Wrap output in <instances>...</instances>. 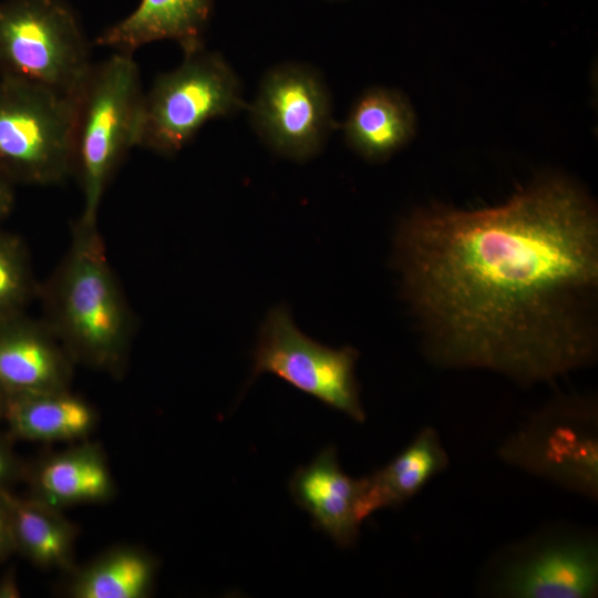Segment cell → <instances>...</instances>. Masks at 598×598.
I'll use <instances>...</instances> for the list:
<instances>
[{"instance_id":"19","label":"cell","mask_w":598,"mask_h":598,"mask_svg":"<svg viewBox=\"0 0 598 598\" xmlns=\"http://www.w3.org/2000/svg\"><path fill=\"white\" fill-rule=\"evenodd\" d=\"M155 559L130 547L113 548L74 570L68 594L73 598H145L156 574Z\"/></svg>"},{"instance_id":"12","label":"cell","mask_w":598,"mask_h":598,"mask_svg":"<svg viewBox=\"0 0 598 598\" xmlns=\"http://www.w3.org/2000/svg\"><path fill=\"white\" fill-rule=\"evenodd\" d=\"M292 498L305 509L316 527L338 546L355 544L360 525L362 477L352 478L340 467L337 452L328 446L290 480Z\"/></svg>"},{"instance_id":"11","label":"cell","mask_w":598,"mask_h":598,"mask_svg":"<svg viewBox=\"0 0 598 598\" xmlns=\"http://www.w3.org/2000/svg\"><path fill=\"white\" fill-rule=\"evenodd\" d=\"M73 361L44 321H0V385L6 393L69 390Z\"/></svg>"},{"instance_id":"1","label":"cell","mask_w":598,"mask_h":598,"mask_svg":"<svg viewBox=\"0 0 598 598\" xmlns=\"http://www.w3.org/2000/svg\"><path fill=\"white\" fill-rule=\"evenodd\" d=\"M394 264L436 365L530 385L597 358L598 218L565 178L494 207L415 209L396 230Z\"/></svg>"},{"instance_id":"16","label":"cell","mask_w":598,"mask_h":598,"mask_svg":"<svg viewBox=\"0 0 598 598\" xmlns=\"http://www.w3.org/2000/svg\"><path fill=\"white\" fill-rule=\"evenodd\" d=\"M2 414L16 436L37 442L82 440L97 421L94 408L70 390L4 392Z\"/></svg>"},{"instance_id":"9","label":"cell","mask_w":598,"mask_h":598,"mask_svg":"<svg viewBox=\"0 0 598 598\" xmlns=\"http://www.w3.org/2000/svg\"><path fill=\"white\" fill-rule=\"evenodd\" d=\"M247 109L262 142L279 156L297 162L316 156L333 127L324 82L313 69L299 63L270 69Z\"/></svg>"},{"instance_id":"23","label":"cell","mask_w":598,"mask_h":598,"mask_svg":"<svg viewBox=\"0 0 598 598\" xmlns=\"http://www.w3.org/2000/svg\"><path fill=\"white\" fill-rule=\"evenodd\" d=\"M17 471V464L9 448L0 442V488Z\"/></svg>"},{"instance_id":"14","label":"cell","mask_w":598,"mask_h":598,"mask_svg":"<svg viewBox=\"0 0 598 598\" xmlns=\"http://www.w3.org/2000/svg\"><path fill=\"white\" fill-rule=\"evenodd\" d=\"M416 116L404 94L386 87L367 90L353 104L343 125L347 144L370 162H382L415 135Z\"/></svg>"},{"instance_id":"15","label":"cell","mask_w":598,"mask_h":598,"mask_svg":"<svg viewBox=\"0 0 598 598\" xmlns=\"http://www.w3.org/2000/svg\"><path fill=\"white\" fill-rule=\"evenodd\" d=\"M450 457L437 431L424 426L413 441L385 466L362 477L360 515L398 507L446 470Z\"/></svg>"},{"instance_id":"3","label":"cell","mask_w":598,"mask_h":598,"mask_svg":"<svg viewBox=\"0 0 598 598\" xmlns=\"http://www.w3.org/2000/svg\"><path fill=\"white\" fill-rule=\"evenodd\" d=\"M144 92L131 53L91 65L73 103V174L83 195L80 219L97 223L103 195L126 153L137 146Z\"/></svg>"},{"instance_id":"7","label":"cell","mask_w":598,"mask_h":598,"mask_svg":"<svg viewBox=\"0 0 598 598\" xmlns=\"http://www.w3.org/2000/svg\"><path fill=\"white\" fill-rule=\"evenodd\" d=\"M73 103L47 87L0 78V167L32 185L73 174Z\"/></svg>"},{"instance_id":"5","label":"cell","mask_w":598,"mask_h":598,"mask_svg":"<svg viewBox=\"0 0 598 598\" xmlns=\"http://www.w3.org/2000/svg\"><path fill=\"white\" fill-rule=\"evenodd\" d=\"M184 54L143 96L137 146L162 155L179 152L210 120L247 107L237 74L219 53Z\"/></svg>"},{"instance_id":"6","label":"cell","mask_w":598,"mask_h":598,"mask_svg":"<svg viewBox=\"0 0 598 598\" xmlns=\"http://www.w3.org/2000/svg\"><path fill=\"white\" fill-rule=\"evenodd\" d=\"M506 464L591 501L598 498V408L561 395L534 412L497 448Z\"/></svg>"},{"instance_id":"8","label":"cell","mask_w":598,"mask_h":598,"mask_svg":"<svg viewBox=\"0 0 598 598\" xmlns=\"http://www.w3.org/2000/svg\"><path fill=\"white\" fill-rule=\"evenodd\" d=\"M359 353L323 346L302 333L285 306L267 315L257 340L252 374L272 373L293 388L362 423L365 413L355 378Z\"/></svg>"},{"instance_id":"18","label":"cell","mask_w":598,"mask_h":598,"mask_svg":"<svg viewBox=\"0 0 598 598\" xmlns=\"http://www.w3.org/2000/svg\"><path fill=\"white\" fill-rule=\"evenodd\" d=\"M0 492L8 506L14 547L41 568L72 571L78 529L60 509Z\"/></svg>"},{"instance_id":"10","label":"cell","mask_w":598,"mask_h":598,"mask_svg":"<svg viewBox=\"0 0 598 598\" xmlns=\"http://www.w3.org/2000/svg\"><path fill=\"white\" fill-rule=\"evenodd\" d=\"M489 592L503 598H592L598 542L584 532H550L513 546L494 565Z\"/></svg>"},{"instance_id":"17","label":"cell","mask_w":598,"mask_h":598,"mask_svg":"<svg viewBox=\"0 0 598 598\" xmlns=\"http://www.w3.org/2000/svg\"><path fill=\"white\" fill-rule=\"evenodd\" d=\"M34 499L61 509L78 504L104 503L115 492L102 448L82 443L48 456L33 476Z\"/></svg>"},{"instance_id":"13","label":"cell","mask_w":598,"mask_h":598,"mask_svg":"<svg viewBox=\"0 0 598 598\" xmlns=\"http://www.w3.org/2000/svg\"><path fill=\"white\" fill-rule=\"evenodd\" d=\"M213 0H140L122 20L104 29L95 39L113 52L133 53L162 40L175 41L184 53L204 48V34Z\"/></svg>"},{"instance_id":"22","label":"cell","mask_w":598,"mask_h":598,"mask_svg":"<svg viewBox=\"0 0 598 598\" xmlns=\"http://www.w3.org/2000/svg\"><path fill=\"white\" fill-rule=\"evenodd\" d=\"M12 178L0 167V220L4 219L12 210L14 203Z\"/></svg>"},{"instance_id":"20","label":"cell","mask_w":598,"mask_h":598,"mask_svg":"<svg viewBox=\"0 0 598 598\" xmlns=\"http://www.w3.org/2000/svg\"><path fill=\"white\" fill-rule=\"evenodd\" d=\"M39 290L23 240L0 230V321L22 315Z\"/></svg>"},{"instance_id":"21","label":"cell","mask_w":598,"mask_h":598,"mask_svg":"<svg viewBox=\"0 0 598 598\" xmlns=\"http://www.w3.org/2000/svg\"><path fill=\"white\" fill-rule=\"evenodd\" d=\"M14 547L8 506L0 492V559Z\"/></svg>"},{"instance_id":"4","label":"cell","mask_w":598,"mask_h":598,"mask_svg":"<svg viewBox=\"0 0 598 598\" xmlns=\"http://www.w3.org/2000/svg\"><path fill=\"white\" fill-rule=\"evenodd\" d=\"M92 62L87 40L64 0L0 2V74L72 97Z\"/></svg>"},{"instance_id":"2","label":"cell","mask_w":598,"mask_h":598,"mask_svg":"<svg viewBox=\"0 0 598 598\" xmlns=\"http://www.w3.org/2000/svg\"><path fill=\"white\" fill-rule=\"evenodd\" d=\"M39 296L44 323L74 363L121 377L133 319L96 224L75 221L70 248Z\"/></svg>"},{"instance_id":"24","label":"cell","mask_w":598,"mask_h":598,"mask_svg":"<svg viewBox=\"0 0 598 598\" xmlns=\"http://www.w3.org/2000/svg\"><path fill=\"white\" fill-rule=\"evenodd\" d=\"M3 398H4V390L0 385V413H2Z\"/></svg>"}]
</instances>
